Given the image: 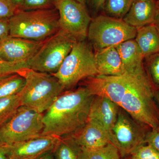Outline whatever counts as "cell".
Returning a JSON list of instances; mask_svg holds the SVG:
<instances>
[{"label": "cell", "mask_w": 159, "mask_h": 159, "mask_svg": "<svg viewBox=\"0 0 159 159\" xmlns=\"http://www.w3.org/2000/svg\"><path fill=\"white\" fill-rule=\"evenodd\" d=\"M21 106L18 94L0 98V128L12 118Z\"/></svg>", "instance_id": "23"}, {"label": "cell", "mask_w": 159, "mask_h": 159, "mask_svg": "<svg viewBox=\"0 0 159 159\" xmlns=\"http://www.w3.org/2000/svg\"><path fill=\"white\" fill-rule=\"evenodd\" d=\"M27 68H29V67L27 63L9 62L0 57V77L19 73Z\"/></svg>", "instance_id": "27"}, {"label": "cell", "mask_w": 159, "mask_h": 159, "mask_svg": "<svg viewBox=\"0 0 159 159\" xmlns=\"http://www.w3.org/2000/svg\"><path fill=\"white\" fill-rule=\"evenodd\" d=\"M119 106L105 97L94 96L91 102L88 119L96 121L108 133L113 141V129L116 122Z\"/></svg>", "instance_id": "14"}, {"label": "cell", "mask_w": 159, "mask_h": 159, "mask_svg": "<svg viewBox=\"0 0 159 159\" xmlns=\"http://www.w3.org/2000/svg\"><path fill=\"white\" fill-rule=\"evenodd\" d=\"M38 159H54L53 151L45 154Z\"/></svg>", "instance_id": "36"}, {"label": "cell", "mask_w": 159, "mask_h": 159, "mask_svg": "<svg viewBox=\"0 0 159 159\" xmlns=\"http://www.w3.org/2000/svg\"><path fill=\"white\" fill-rule=\"evenodd\" d=\"M138 122L124 110H119L116 122L113 129V141L112 143L119 149L121 157L131 155L146 144L148 132Z\"/></svg>", "instance_id": "9"}, {"label": "cell", "mask_w": 159, "mask_h": 159, "mask_svg": "<svg viewBox=\"0 0 159 159\" xmlns=\"http://www.w3.org/2000/svg\"><path fill=\"white\" fill-rule=\"evenodd\" d=\"M16 10L10 0H0V19H9Z\"/></svg>", "instance_id": "29"}, {"label": "cell", "mask_w": 159, "mask_h": 159, "mask_svg": "<svg viewBox=\"0 0 159 159\" xmlns=\"http://www.w3.org/2000/svg\"><path fill=\"white\" fill-rule=\"evenodd\" d=\"M98 74L92 46L84 40L75 43L58 70L52 75L65 92L73 89L81 80Z\"/></svg>", "instance_id": "5"}, {"label": "cell", "mask_w": 159, "mask_h": 159, "mask_svg": "<svg viewBox=\"0 0 159 159\" xmlns=\"http://www.w3.org/2000/svg\"><path fill=\"white\" fill-rule=\"evenodd\" d=\"M0 159H9L8 145L0 142Z\"/></svg>", "instance_id": "32"}, {"label": "cell", "mask_w": 159, "mask_h": 159, "mask_svg": "<svg viewBox=\"0 0 159 159\" xmlns=\"http://www.w3.org/2000/svg\"><path fill=\"white\" fill-rule=\"evenodd\" d=\"M125 74H135L145 71L144 56L134 39H129L116 46Z\"/></svg>", "instance_id": "17"}, {"label": "cell", "mask_w": 159, "mask_h": 159, "mask_svg": "<svg viewBox=\"0 0 159 159\" xmlns=\"http://www.w3.org/2000/svg\"><path fill=\"white\" fill-rule=\"evenodd\" d=\"M91 4L96 11L103 9L106 0H90Z\"/></svg>", "instance_id": "33"}, {"label": "cell", "mask_w": 159, "mask_h": 159, "mask_svg": "<svg viewBox=\"0 0 159 159\" xmlns=\"http://www.w3.org/2000/svg\"><path fill=\"white\" fill-rule=\"evenodd\" d=\"M144 61L152 82L155 87L159 88V53L145 57Z\"/></svg>", "instance_id": "25"}, {"label": "cell", "mask_w": 159, "mask_h": 159, "mask_svg": "<svg viewBox=\"0 0 159 159\" xmlns=\"http://www.w3.org/2000/svg\"><path fill=\"white\" fill-rule=\"evenodd\" d=\"M94 97L83 85L64 92L43 115L41 135L61 138L75 133L87 122Z\"/></svg>", "instance_id": "1"}, {"label": "cell", "mask_w": 159, "mask_h": 159, "mask_svg": "<svg viewBox=\"0 0 159 159\" xmlns=\"http://www.w3.org/2000/svg\"><path fill=\"white\" fill-rule=\"evenodd\" d=\"M77 41L60 29L44 41L37 53L27 62L29 68L42 73L55 74Z\"/></svg>", "instance_id": "7"}, {"label": "cell", "mask_w": 159, "mask_h": 159, "mask_svg": "<svg viewBox=\"0 0 159 159\" xmlns=\"http://www.w3.org/2000/svg\"><path fill=\"white\" fill-rule=\"evenodd\" d=\"M153 24L159 29V0H156V11Z\"/></svg>", "instance_id": "34"}, {"label": "cell", "mask_w": 159, "mask_h": 159, "mask_svg": "<svg viewBox=\"0 0 159 159\" xmlns=\"http://www.w3.org/2000/svg\"><path fill=\"white\" fill-rule=\"evenodd\" d=\"M99 75L120 76L125 74L122 61L116 46L94 51Z\"/></svg>", "instance_id": "18"}, {"label": "cell", "mask_w": 159, "mask_h": 159, "mask_svg": "<svg viewBox=\"0 0 159 159\" xmlns=\"http://www.w3.org/2000/svg\"><path fill=\"white\" fill-rule=\"evenodd\" d=\"M25 79L19 93L21 104L42 114L50 108L57 97L65 92L58 80L52 74L27 68L20 72Z\"/></svg>", "instance_id": "4"}, {"label": "cell", "mask_w": 159, "mask_h": 159, "mask_svg": "<svg viewBox=\"0 0 159 159\" xmlns=\"http://www.w3.org/2000/svg\"><path fill=\"white\" fill-rule=\"evenodd\" d=\"M9 24L10 36L34 41H44L60 30L56 8L17 10L9 19Z\"/></svg>", "instance_id": "3"}, {"label": "cell", "mask_w": 159, "mask_h": 159, "mask_svg": "<svg viewBox=\"0 0 159 159\" xmlns=\"http://www.w3.org/2000/svg\"><path fill=\"white\" fill-rule=\"evenodd\" d=\"M59 137L41 135L24 142L8 145L9 159H38L53 151Z\"/></svg>", "instance_id": "12"}, {"label": "cell", "mask_w": 159, "mask_h": 159, "mask_svg": "<svg viewBox=\"0 0 159 159\" xmlns=\"http://www.w3.org/2000/svg\"><path fill=\"white\" fill-rule=\"evenodd\" d=\"M76 1L81 3V4H82L84 6H86V4L88 0H76Z\"/></svg>", "instance_id": "37"}, {"label": "cell", "mask_w": 159, "mask_h": 159, "mask_svg": "<svg viewBox=\"0 0 159 159\" xmlns=\"http://www.w3.org/2000/svg\"><path fill=\"white\" fill-rule=\"evenodd\" d=\"M9 35V19H0V43Z\"/></svg>", "instance_id": "31"}, {"label": "cell", "mask_w": 159, "mask_h": 159, "mask_svg": "<svg viewBox=\"0 0 159 159\" xmlns=\"http://www.w3.org/2000/svg\"><path fill=\"white\" fill-rule=\"evenodd\" d=\"M25 77L20 73L0 77V98L18 94L25 84Z\"/></svg>", "instance_id": "21"}, {"label": "cell", "mask_w": 159, "mask_h": 159, "mask_svg": "<svg viewBox=\"0 0 159 159\" xmlns=\"http://www.w3.org/2000/svg\"><path fill=\"white\" fill-rule=\"evenodd\" d=\"M131 155V159H159V152L148 145L141 146Z\"/></svg>", "instance_id": "28"}, {"label": "cell", "mask_w": 159, "mask_h": 159, "mask_svg": "<svg viewBox=\"0 0 159 159\" xmlns=\"http://www.w3.org/2000/svg\"><path fill=\"white\" fill-rule=\"evenodd\" d=\"M137 31L121 19L99 15L92 19L87 38L97 51L134 39Z\"/></svg>", "instance_id": "6"}, {"label": "cell", "mask_w": 159, "mask_h": 159, "mask_svg": "<svg viewBox=\"0 0 159 159\" xmlns=\"http://www.w3.org/2000/svg\"><path fill=\"white\" fill-rule=\"evenodd\" d=\"M81 147L71 135L59 138L53 151L54 159H80Z\"/></svg>", "instance_id": "20"}, {"label": "cell", "mask_w": 159, "mask_h": 159, "mask_svg": "<svg viewBox=\"0 0 159 159\" xmlns=\"http://www.w3.org/2000/svg\"><path fill=\"white\" fill-rule=\"evenodd\" d=\"M134 0H106L104 9L107 16L122 19L127 14Z\"/></svg>", "instance_id": "24"}, {"label": "cell", "mask_w": 159, "mask_h": 159, "mask_svg": "<svg viewBox=\"0 0 159 159\" xmlns=\"http://www.w3.org/2000/svg\"><path fill=\"white\" fill-rule=\"evenodd\" d=\"M156 11V0H134L122 20L135 29L152 24Z\"/></svg>", "instance_id": "16"}, {"label": "cell", "mask_w": 159, "mask_h": 159, "mask_svg": "<svg viewBox=\"0 0 159 159\" xmlns=\"http://www.w3.org/2000/svg\"><path fill=\"white\" fill-rule=\"evenodd\" d=\"M44 42L34 41L9 35L0 43V57L9 62L27 63Z\"/></svg>", "instance_id": "13"}, {"label": "cell", "mask_w": 159, "mask_h": 159, "mask_svg": "<svg viewBox=\"0 0 159 159\" xmlns=\"http://www.w3.org/2000/svg\"><path fill=\"white\" fill-rule=\"evenodd\" d=\"M155 89L146 70L134 74L119 105L137 122L152 129L159 126Z\"/></svg>", "instance_id": "2"}, {"label": "cell", "mask_w": 159, "mask_h": 159, "mask_svg": "<svg viewBox=\"0 0 159 159\" xmlns=\"http://www.w3.org/2000/svg\"><path fill=\"white\" fill-rule=\"evenodd\" d=\"M134 74L120 76L97 75L84 80L82 85L86 87L94 96L105 97L119 107Z\"/></svg>", "instance_id": "11"}, {"label": "cell", "mask_w": 159, "mask_h": 159, "mask_svg": "<svg viewBox=\"0 0 159 159\" xmlns=\"http://www.w3.org/2000/svg\"><path fill=\"white\" fill-rule=\"evenodd\" d=\"M71 136L77 144L84 149H96L111 142L109 135L107 131L96 121L90 119Z\"/></svg>", "instance_id": "15"}, {"label": "cell", "mask_w": 159, "mask_h": 159, "mask_svg": "<svg viewBox=\"0 0 159 159\" xmlns=\"http://www.w3.org/2000/svg\"><path fill=\"white\" fill-rule=\"evenodd\" d=\"M157 98H158V101L159 102V93L158 94Z\"/></svg>", "instance_id": "38"}, {"label": "cell", "mask_w": 159, "mask_h": 159, "mask_svg": "<svg viewBox=\"0 0 159 159\" xmlns=\"http://www.w3.org/2000/svg\"><path fill=\"white\" fill-rule=\"evenodd\" d=\"M55 8L59 15L60 29L77 41L85 40L92 20L86 6L76 0H57Z\"/></svg>", "instance_id": "10"}, {"label": "cell", "mask_w": 159, "mask_h": 159, "mask_svg": "<svg viewBox=\"0 0 159 159\" xmlns=\"http://www.w3.org/2000/svg\"><path fill=\"white\" fill-rule=\"evenodd\" d=\"M146 144L159 153V126L152 129L146 137Z\"/></svg>", "instance_id": "30"}, {"label": "cell", "mask_w": 159, "mask_h": 159, "mask_svg": "<svg viewBox=\"0 0 159 159\" xmlns=\"http://www.w3.org/2000/svg\"><path fill=\"white\" fill-rule=\"evenodd\" d=\"M43 116L42 114L21 106L0 128V142L11 145L40 136L44 126Z\"/></svg>", "instance_id": "8"}, {"label": "cell", "mask_w": 159, "mask_h": 159, "mask_svg": "<svg viewBox=\"0 0 159 159\" xmlns=\"http://www.w3.org/2000/svg\"><path fill=\"white\" fill-rule=\"evenodd\" d=\"M134 39L144 58L159 53V29L153 23L137 29Z\"/></svg>", "instance_id": "19"}, {"label": "cell", "mask_w": 159, "mask_h": 159, "mask_svg": "<svg viewBox=\"0 0 159 159\" xmlns=\"http://www.w3.org/2000/svg\"><path fill=\"white\" fill-rule=\"evenodd\" d=\"M57 0H24L19 10H34L55 8Z\"/></svg>", "instance_id": "26"}, {"label": "cell", "mask_w": 159, "mask_h": 159, "mask_svg": "<svg viewBox=\"0 0 159 159\" xmlns=\"http://www.w3.org/2000/svg\"><path fill=\"white\" fill-rule=\"evenodd\" d=\"M81 149L80 159H121L119 149L111 142L96 149Z\"/></svg>", "instance_id": "22"}, {"label": "cell", "mask_w": 159, "mask_h": 159, "mask_svg": "<svg viewBox=\"0 0 159 159\" xmlns=\"http://www.w3.org/2000/svg\"><path fill=\"white\" fill-rule=\"evenodd\" d=\"M11 3L15 6L17 10H19L22 6L24 0H10Z\"/></svg>", "instance_id": "35"}]
</instances>
